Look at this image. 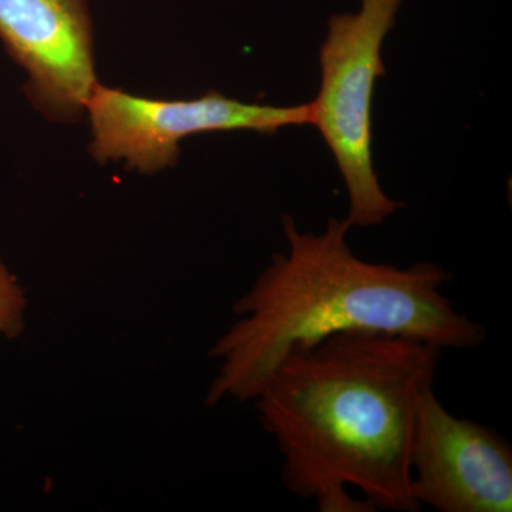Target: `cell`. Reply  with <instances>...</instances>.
I'll return each instance as SVG.
<instances>
[{"label": "cell", "instance_id": "1", "mask_svg": "<svg viewBox=\"0 0 512 512\" xmlns=\"http://www.w3.org/2000/svg\"><path fill=\"white\" fill-rule=\"evenodd\" d=\"M444 350L352 330L293 348L252 402L282 481L319 512H417L410 446Z\"/></svg>", "mask_w": 512, "mask_h": 512}, {"label": "cell", "instance_id": "2", "mask_svg": "<svg viewBox=\"0 0 512 512\" xmlns=\"http://www.w3.org/2000/svg\"><path fill=\"white\" fill-rule=\"evenodd\" d=\"M350 224L328 221L303 232L284 217L288 251L276 254L234 306L238 319L211 348L220 363L207 406L252 402L293 348L352 330L386 332L441 350H470L487 339L484 326L458 311L444 293L443 266L402 268L353 254Z\"/></svg>", "mask_w": 512, "mask_h": 512}, {"label": "cell", "instance_id": "3", "mask_svg": "<svg viewBox=\"0 0 512 512\" xmlns=\"http://www.w3.org/2000/svg\"><path fill=\"white\" fill-rule=\"evenodd\" d=\"M402 0H360L356 13L335 15L320 47L322 80L311 126L328 144L349 195L350 227H375L403 207L390 200L373 165L372 107L384 74L382 46Z\"/></svg>", "mask_w": 512, "mask_h": 512}, {"label": "cell", "instance_id": "4", "mask_svg": "<svg viewBox=\"0 0 512 512\" xmlns=\"http://www.w3.org/2000/svg\"><path fill=\"white\" fill-rule=\"evenodd\" d=\"M92 121L90 153L100 163L126 161L153 174L177 163L185 137L217 131L271 134L289 126H311V103L261 106L210 92L200 99L156 100L97 84L86 104Z\"/></svg>", "mask_w": 512, "mask_h": 512}, {"label": "cell", "instance_id": "5", "mask_svg": "<svg viewBox=\"0 0 512 512\" xmlns=\"http://www.w3.org/2000/svg\"><path fill=\"white\" fill-rule=\"evenodd\" d=\"M414 498L440 512H511L512 447L498 431L423 394L410 446Z\"/></svg>", "mask_w": 512, "mask_h": 512}, {"label": "cell", "instance_id": "6", "mask_svg": "<svg viewBox=\"0 0 512 512\" xmlns=\"http://www.w3.org/2000/svg\"><path fill=\"white\" fill-rule=\"evenodd\" d=\"M0 40L29 74L26 96L50 119L73 120L97 86L87 0H0Z\"/></svg>", "mask_w": 512, "mask_h": 512}, {"label": "cell", "instance_id": "7", "mask_svg": "<svg viewBox=\"0 0 512 512\" xmlns=\"http://www.w3.org/2000/svg\"><path fill=\"white\" fill-rule=\"evenodd\" d=\"M26 303L18 279L0 261V336L15 339L23 332Z\"/></svg>", "mask_w": 512, "mask_h": 512}]
</instances>
